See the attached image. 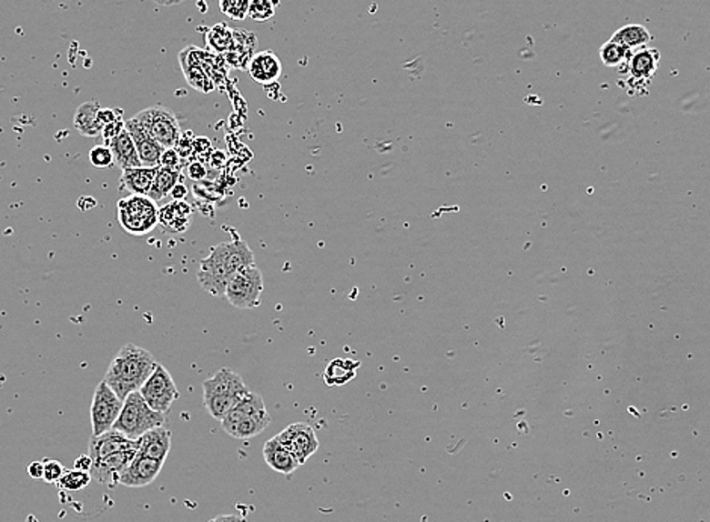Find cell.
I'll return each instance as SVG.
<instances>
[{
    "instance_id": "6da1fadb",
    "label": "cell",
    "mask_w": 710,
    "mask_h": 522,
    "mask_svg": "<svg viewBox=\"0 0 710 522\" xmlns=\"http://www.w3.org/2000/svg\"><path fill=\"white\" fill-rule=\"evenodd\" d=\"M256 265L254 254L248 244L236 236L228 242H222L210 249L203 258L197 279L201 288L215 297H224L227 284L239 270Z\"/></svg>"
},
{
    "instance_id": "7a4b0ae2",
    "label": "cell",
    "mask_w": 710,
    "mask_h": 522,
    "mask_svg": "<svg viewBox=\"0 0 710 522\" xmlns=\"http://www.w3.org/2000/svg\"><path fill=\"white\" fill-rule=\"evenodd\" d=\"M157 363L155 356L137 345H126L117 352L103 381L125 402L130 394L141 390Z\"/></svg>"
},
{
    "instance_id": "3957f363",
    "label": "cell",
    "mask_w": 710,
    "mask_h": 522,
    "mask_svg": "<svg viewBox=\"0 0 710 522\" xmlns=\"http://www.w3.org/2000/svg\"><path fill=\"white\" fill-rule=\"evenodd\" d=\"M248 393L244 379L227 367L203 382V402L215 420L221 421Z\"/></svg>"
},
{
    "instance_id": "277c9868",
    "label": "cell",
    "mask_w": 710,
    "mask_h": 522,
    "mask_svg": "<svg viewBox=\"0 0 710 522\" xmlns=\"http://www.w3.org/2000/svg\"><path fill=\"white\" fill-rule=\"evenodd\" d=\"M271 425V416L259 394L249 391L221 420L222 429L233 438L247 441Z\"/></svg>"
},
{
    "instance_id": "5b68a950",
    "label": "cell",
    "mask_w": 710,
    "mask_h": 522,
    "mask_svg": "<svg viewBox=\"0 0 710 522\" xmlns=\"http://www.w3.org/2000/svg\"><path fill=\"white\" fill-rule=\"evenodd\" d=\"M167 414H160L147 405L139 391L130 394L123 403L120 417L112 429L130 439H139L148 430L164 426Z\"/></svg>"
},
{
    "instance_id": "8992f818",
    "label": "cell",
    "mask_w": 710,
    "mask_h": 522,
    "mask_svg": "<svg viewBox=\"0 0 710 522\" xmlns=\"http://www.w3.org/2000/svg\"><path fill=\"white\" fill-rule=\"evenodd\" d=\"M118 222L129 235L146 236L159 224V208L148 196H130L117 204Z\"/></svg>"
},
{
    "instance_id": "52a82bcc",
    "label": "cell",
    "mask_w": 710,
    "mask_h": 522,
    "mask_svg": "<svg viewBox=\"0 0 710 522\" xmlns=\"http://www.w3.org/2000/svg\"><path fill=\"white\" fill-rule=\"evenodd\" d=\"M263 275L258 266H248L239 270L228 281L226 288L227 301L239 310L258 308L262 304Z\"/></svg>"
},
{
    "instance_id": "ba28073f",
    "label": "cell",
    "mask_w": 710,
    "mask_h": 522,
    "mask_svg": "<svg viewBox=\"0 0 710 522\" xmlns=\"http://www.w3.org/2000/svg\"><path fill=\"white\" fill-rule=\"evenodd\" d=\"M135 118L159 146H164L165 150L176 148L178 142L180 141V125L178 116L168 107L160 105L147 107L137 114Z\"/></svg>"
},
{
    "instance_id": "9c48e42d",
    "label": "cell",
    "mask_w": 710,
    "mask_h": 522,
    "mask_svg": "<svg viewBox=\"0 0 710 522\" xmlns=\"http://www.w3.org/2000/svg\"><path fill=\"white\" fill-rule=\"evenodd\" d=\"M139 393L146 400L147 405L160 414H168L173 403L178 398L176 382L162 364L156 366L150 377L141 386Z\"/></svg>"
},
{
    "instance_id": "30bf717a",
    "label": "cell",
    "mask_w": 710,
    "mask_h": 522,
    "mask_svg": "<svg viewBox=\"0 0 710 522\" xmlns=\"http://www.w3.org/2000/svg\"><path fill=\"white\" fill-rule=\"evenodd\" d=\"M123 400L112 391L106 382L102 381L94 391L91 403V426L93 435L106 434L116 425L123 409Z\"/></svg>"
},
{
    "instance_id": "8fae6325",
    "label": "cell",
    "mask_w": 710,
    "mask_h": 522,
    "mask_svg": "<svg viewBox=\"0 0 710 522\" xmlns=\"http://www.w3.org/2000/svg\"><path fill=\"white\" fill-rule=\"evenodd\" d=\"M276 438L290 455L297 457L301 465L306 464L311 455H315L316 450L320 448L315 429L306 423H293L288 426L283 432L277 435Z\"/></svg>"
},
{
    "instance_id": "7c38bea8",
    "label": "cell",
    "mask_w": 710,
    "mask_h": 522,
    "mask_svg": "<svg viewBox=\"0 0 710 522\" xmlns=\"http://www.w3.org/2000/svg\"><path fill=\"white\" fill-rule=\"evenodd\" d=\"M139 447L138 439H130L118 430L111 429L106 434L93 435L89 439L88 455L93 464H97L114 453L126 452Z\"/></svg>"
},
{
    "instance_id": "4fadbf2b",
    "label": "cell",
    "mask_w": 710,
    "mask_h": 522,
    "mask_svg": "<svg viewBox=\"0 0 710 522\" xmlns=\"http://www.w3.org/2000/svg\"><path fill=\"white\" fill-rule=\"evenodd\" d=\"M138 453V448L134 450H126V452L114 453L111 457H105L97 464H93L91 468V477L96 482L102 483L105 487H109L111 489L120 485V476L127 465L134 460Z\"/></svg>"
},
{
    "instance_id": "5bb4252c",
    "label": "cell",
    "mask_w": 710,
    "mask_h": 522,
    "mask_svg": "<svg viewBox=\"0 0 710 522\" xmlns=\"http://www.w3.org/2000/svg\"><path fill=\"white\" fill-rule=\"evenodd\" d=\"M164 465L165 462L142 457V455L137 453L134 460L121 473L120 485L127 487H148L150 483L155 482L156 478H157Z\"/></svg>"
},
{
    "instance_id": "9a60e30c",
    "label": "cell",
    "mask_w": 710,
    "mask_h": 522,
    "mask_svg": "<svg viewBox=\"0 0 710 522\" xmlns=\"http://www.w3.org/2000/svg\"><path fill=\"white\" fill-rule=\"evenodd\" d=\"M125 127L129 132L132 141H134L137 151H138L139 159L142 166H159L160 156L165 148L159 146L153 137L146 132V129L139 125L137 118H130L126 121Z\"/></svg>"
},
{
    "instance_id": "2e32d148",
    "label": "cell",
    "mask_w": 710,
    "mask_h": 522,
    "mask_svg": "<svg viewBox=\"0 0 710 522\" xmlns=\"http://www.w3.org/2000/svg\"><path fill=\"white\" fill-rule=\"evenodd\" d=\"M248 73L254 82L260 85L274 84L280 79L283 73V65L280 59L271 50H265L256 54L248 64Z\"/></svg>"
},
{
    "instance_id": "e0dca14e",
    "label": "cell",
    "mask_w": 710,
    "mask_h": 522,
    "mask_svg": "<svg viewBox=\"0 0 710 522\" xmlns=\"http://www.w3.org/2000/svg\"><path fill=\"white\" fill-rule=\"evenodd\" d=\"M171 430L165 429L164 426L148 430L138 439V455L165 462L171 450Z\"/></svg>"
},
{
    "instance_id": "ac0fdd59",
    "label": "cell",
    "mask_w": 710,
    "mask_h": 522,
    "mask_svg": "<svg viewBox=\"0 0 710 522\" xmlns=\"http://www.w3.org/2000/svg\"><path fill=\"white\" fill-rule=\"evenodd\" d=\"M107 146H109V150H111L112 156H114V164L118 168L127 169L142 166L137 146H135L134 141H132V137H130L129 132L126 130V127L116 137H112L111 141H107Z\"/></svg>"
},
{
    "instance_id": "d6986e66",
    "label": "cell",
    "mask_w": 710,
    "mask_h": 522,
    "mask_svg": "<svg viewBox=\"0 0 710 522\" xmlns=\"http://www.w3.org/2000/svg\"><path fill=\"white\" fill-rule=\"evenodd\" d=\"M233 31H235V45L224 56L228 65L238 70H247L249 61L253 59L254 45L258 38L253 32L242 31V29H233Z\"/></svg>"
},
{
    "instance_id": "ffe728a7",
    "label": "cell",
    "mask_w": 710,
    "mask_h": 522,
    "mask_svg": "<svg viewBox=\"0 0 710 522\" xmlns=\"http://www.w3.org/2000/svg\"><path fill=\"white\" fill-rule=\"evenodd\" d=\"M263 459L267 462L268 467H271V469L277 471V473L283 474V476H290L295 473L301 464L298 462L297 457L290 455L286 448L279 443V439H269L263 446Z\"/></svg>"
},
{
    "instance_id": "44dd1931",
    "label": "cell",
    "mask_w": 710,
    "mask_h": 522,
    "mask_svg": "<svg viewBox=\"0 0 710 522\" xmlns=\"http://www.w3.org/2000/svg\"><path fill=\"white\" fill-rule=\"evenodd\" d=\"M159 166H139V168L123 169L121 183L130 196H148Z\"/></svg>"
},
{
    "instance_id": "7402d4cb",
    "label": "cell",
    "mask_w": 710,
    "mask_h": 522,
    "mask_svg": "<svg viewBox=\"0 0 710 522\" xmlns=\"http://www.w3.org/2000/svg\"><path fill=\"white\" fill-rule=\"evenodd\" d=\"M192 207L183 199V201H174V203L165 206L159 210V224L165 230L173 231V233H182L189 226V216H191Z\"/></svg>"
},
{
    "instance_id": "603a6c76",
    "label": "cell",
    "mask_w": 710,
    "mask_h": 522,
    "mask_svg": "<svg viewBox=\"0 0 710 522\" xmlns=\"http://www.w3.org/2000/svg\"><path fill=\"white\" fill-rule=\"evenodd\" d=\"M361 363L350 358H334L324 370V381L329 386H347L357 376Z\"/></svg>"
},
{
    "instance_id": "cb8c5ba5",
    "label": "cell",
    "mask_w": 710,
    "mask_h": 522,
    "mask_svg": "<svg viewBox=\"0 0 710 522\" xmlns=\"http://www.w3.org/2000/svg\"><path fill=\"white\" fill-rule=\"evenodd\" d=\"M100 106L97 103L88 102L80 105L76 111L75 127L80 135L88 137H96L103 133V125L98 120Z\"/></svg>"
},
{
    "instance_id": "d4e9b609",
    "label": "cell",
    "mask_w": 710,
    "mask_h": 522,
    "mask_svg": "<svg viewBox=\"0 0 710 522\" xmlns=\"http://www.w3.org/2000/svg\"><path fill=\"white\" fill-rule=\"evenodd\" d=\"M661 54L656 49H643L632 55L629 70L634 79L650 80L656 73Z\"/></svg>"
},
{
    "instance_id": "484cf974",
    "label": "cell",
    "mask_w": 710,
    "mask_h": 522,
    "mask_svg": "<svg viewBox=\"0 0 710 522\" xmlns=\"http://www.w3.org/2000/svg\"><path fill=\"white\" fill-rule=\"evenodd\" d=\"M611 41L624 45V47H627V49L634 52L635 49H643V47H645V45L652 41V35H650L647 29L641 26V25H626V26L620 27V29L614 34Z\"/></svg>"
},
{
    "instance_id": "4316f807",
    "label": "cell",
    "mask_w": 710,
    "mask_h": 522,
    "mask_svg": "<svg viewBox=\"0 0 710 522\" xmlns=\"http://www.w3.org/2000/svg\"><path fill=\"white\" fill-rule=\"evenodd\" d=\"M180 180V169L167 168V166H159L157 173H156L155 180L151 185L150 192H148V198L153 201H160L165 196H168L173 191L174 186L178 185Z\"/></svg>"
},
{
    "instance_id": "83f0119b",
    "label": "cell",
    "mask_w": 710,
    "mask_h": 522,
    "mask_svg": "<svg viewBox=\"0 0 710 522\" xmlns=\"http://www.w3.org/2000/svg\"><path fill=\"white\" fill-rule=\"evenodd\" d=\"M206 40H208L209 49H212L215 54L226 55L235 45V31L224 23H219L208 32Z\"/></svg>"
},
{
    "instance_id": "f1b7e54d",
    "label": "cell",
    "mask_w": 710,
    "mask_h": 522,
    "mask_svg": "<svg viewBox=\"0 0 710 522\" xmlns=\"http://www.w3.org/2000/svg\"><path fill=\"white\" fill-rule=\"evenodd\" d=\"M599 55L604 65L609 66V68H618V66L624 65V64L631 61L634 52L624 47V45L609 40L608 43H604L600 47Z\"/></svg>"
},
{
    "instance_id": "f546056e",
    "label": "cell",
    "mask_w": 710,
    "mask_h": 522,
    "mask_svg": "<svg viewBox=\"0 0 710 522\" xmlns=\"http://www.w3.org/2000/svg\"><path fill=\"white\" fill-rule=\"evenodd\" d=\"M91 480H93V477H91V473H88V471L71 469V471L64 474L63 477H61L58 487L63 491L77 492L88 487Z\"/></svg>"
},
{
    "instance_id": "4dcf8cb0",
    "label": "cell",
    "mask_w": 710,
    "mask_h": 522,
    "mask_svg": "<svg viewBox=\"0 0 710 522\" xmlns=\"http://www.w3.org/2000/svg\"><path fill=\"white\" fill-rule=\"evenodd\" d=\"M277 5L279 0H251L248 17L254 22H268L276 15Z\"/></svg>"
},
{
    "instance_id": "1f68e13d",
    "label": "cell",
    "mask_w": 710,
    "mask_h": 522,
    "mask_svg": "<svg viewBox=\"0 0 710 522\" xmlns=\"http://www.w3.org/2000/svg\"><path fill=\"white\" fill-rule=\"evenodd\" d=\"M249 2L251 0H219V11L230 20H245L248 17Z\"/></svg>"
},
{
    "instance_id": "d6a6232c",
    "label": "cell",
    "mask_w": 710,
    "mask_h": 522,
    "mask_svg": "<svg viewBox=\"0 0 710 522\" xmlns=\"http://www.w3.org/2000/svg\"><path fill=\"white\" fill-rule=\"evenodd\" d=\"M89 162L96 168H109L114 164V156H112L109 146H96L89 151Z\"/></svg>"
},
{
    "instance_id": "836d02e7",
    "label": "cell",
    "mask_w": 710,
    "mask_h": 522,
    "mask_svg": "<svg viewBox=\"0 0 710 522\" xmlns=\"http://www.w3.org/2000/svg\"><path fill=\"white\" fill-rule=\"evenodd\" d=\"M64 467L58 460H46L45 480L46 483H58L64 476Z\"/></svg>"
},
{
    "instance_id": "e575fe53",
    "label": "cell",
    "mask_w": 710,
    "mask_h": 522,
    "mask_svg": "<svg viewBox=\"0 0 710 522\" xmlns=\"http://www.w3.org/2000/svg\"><path fill=\"white\" fill-rule=\"evenodd\" d=\"M159 166L167 168L180 169V155L176 148H168L160 156Z\"/></svg>"
},
{
    "instance_id": "d590c367",
    "label": "cell",
    "mask_w": 710,
    "mask_h": 522,
    "mask_svg": "<svg viewBox=\"0 0 710 522\" xmlns=\"http://www.w3.org/2000/svg\"><path fill=\"white\" fill-rule=\"evenodd\" d=\"M188 176H189L192 180L200 182V180H205L206 176H208V169H206L205 165L200 164V162H192V164L188 166Z\"/></svg>"
},
{
    "instance_id": "8d00e7d4",
    "label": "cell",
    "mask_w": 710,
    "mask_h": 522,
    "mask_svg": "<svg viewBox=\"0 0 710 522\" xmlns=\"http://www.w3.org/2000/svg\"><path fill=\"white\" fill-rule=\"evenodd\" d=\"M123 129H125V123L121 121V118H118V120L114 121L111 125H105V127H103L102 135L106 141H111L112 137H116Z\"/></svg>"
},
{
    "instance_id": "74e56055",
    "label": "cell",
    "mask_w": 710,
    "mask_h": 522,
    "mask_svg": "<svg viewBox=\"0 0 710 522\" xmlns=\"http://www.w3.org/2000/svg\"><path fill=\"white\" fill-rule=\"evenodd\" d=\"M27 474L32 478H36V480H43V477H45V462H38V460L31 462L29 467H27Z\"/></svg>"
},
{
    "instance_id": "f35d334b",
    "label": "cell",
    "mask_w": 710,
    "mask_h": 522,
    "mask_svg": "<svg viewBox=\"0 0 710 522\" xmlns=\"http://www.w3.org/2000/svg\"><path fill=\"white\" fill-rule=\"evenodd\" d=\"M91 468H93V459H91V457L89 455H82V457H77L75 462V469H80V471H91Z\"/></svg>"
},
{
    "instance_id": "ab89813d",
    "label": "cell",
    "mask_w": 710,
    "mask_h": 522,
    "mask_svg": "<svg viewBox=\"0 0 710 522\" xmlns=\"http://www.w3.org/2000/svg\"><path fill=\"white\" fill-rule=\"evenodd\" d=\"M169 196H173V199H176V201H183V199L187 198L188 187L183 183H178Z\"/></svg>"
},
{
    "instance_id": "60d3db41",
    "label": "cell",
    "mask_w": 710,
    "mask_h": 522,
    "mask_svg": "<svg viewBox=\"0 0 710 522\" xmlns=\"http://www.w3.org/2000/svg\"><path fill=\"white\" fill-rule=\"evenodd\" d=\"M209 522H248L238 515H219L217 518L210 519Z\"/></svg>"
},
{
    "instance_id": "b9f144b4",
    "label": "cell",
    "mask_w": 710,
    "mask_h": 522,
    "mask_svg": "<svg viewBox=\"0 0 710 522\" xmlns=\"http://www.w3.org/2000/svg\"><path fill=\"white\" fill-rule=\"evenodd\" d=\"M155 4L162 5V6H171V5L182 4L185 0H153Z\"/></svg>"
}]
</instances>
